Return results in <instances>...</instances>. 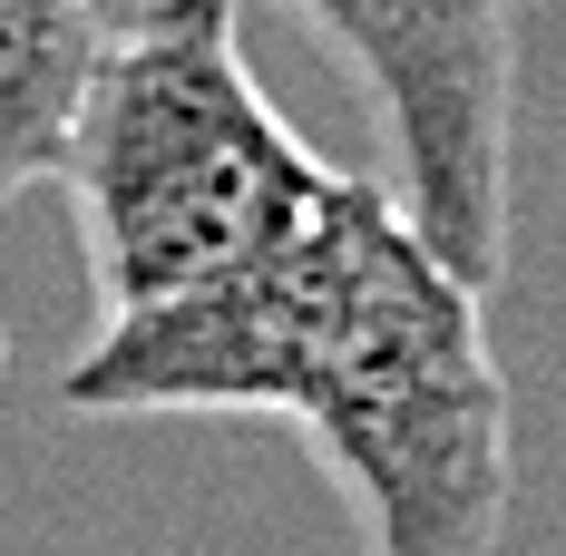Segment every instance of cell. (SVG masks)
<instances>
[{
	"label": "cell",
	"instance_id": "cell-2",
	"mask_svg": "<svg viewBox=\"0 0 566 556\" xmlns=\"http://www.w3.org/2000/svg\"><path fill=\"white\" fill-rule=\"evenodd\" d=\"M50 186H69L78 206L88 293L108 323L274 244L333 186V167L254 88L234 0H147L98 40Z\"/></svg>",
	"mask_w": 566,
	"mask_h": 556
},
{
	"label": "cell",
	"instance_id": "cell-3",
	"mask_svg": "<svg viewBox=\"0 0 566 556\" xmlns=\"http://www.w3.org/2000/svg\"><path fill=\"white\" fill-rule=\"evenodd\" d=\"M352 78L400 167V216L479 293L509 274V117H517V0H283Z\"/></svg>",
	"mask_w": 566,
	"mask_h": 556
},
{
	"label": "cell",
	"instance_id": "cell-4",
	"mask_svg": "<svg viewBox=\"0 0 566 556\" xmlns=\"http://www.w3.org/2000/svg\"><path fill=\"white\" fill-rule=\"evenodd\" d=\"M98 40V0H0V206L59 176Z\"/></svg>",
	"mask_w": 566,
	"mask_h": 556
},
{
	"label": "cell",
	"instance_id": "cell-1",
	"mask_svg": "<svg viewBox=\"0 0 566 556\" xmlns=\"http://www.w3.org/2000/svg\"><path fill=\"white\" fill-rule=\"evenodd\" d=\"M98 420H293L361 517V556H489L517 499L489 293L391 186L342 176L244 264L108 313L59 381Z\"/></svg>",
	"mask_w": 566,
	"mask_h": 556
}]
</instances>
